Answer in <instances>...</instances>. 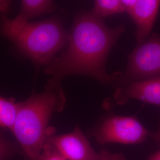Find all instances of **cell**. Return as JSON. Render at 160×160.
<instances>
[{
  "label": "cell",
  "instance_id": "3",
  "mask_svg": "<svg viewBox=\"0 0 160 160\" xmlns=\"http://www.w3.org/2000/svg\"><path fill=\"white\" fill-rule=\"evenodd\" d=\"M6 38L37 66L46 67L67 45L68 32L60 18L53 17L28 22Z\"/></svg>",
  "mask_w": 160,
  "mask_h": 160
},
{
  "label": "cell",
  "instance_id": "15",
  "mask_svg": "<svg viewBox=\"0 0 160 160\" xmlns=\"http://www.w3.org/2000/svg\"><path fill=\"white\" fill-rule=\"evenodd\" d=\"M138 0H120L122 6L128 13L135 6Z\"/></svg>",
  "mask_w": 160,
  "mask_h": 160
},
{
  "label": "cell",
  "instance_id": "14",
  "mask_svg": "<svg viewBox=\"0 0 160 160\" xmlns=\"http://www.w3.org/2000/svg\"><path fill=\"white\" fill-rule=\"evenodd\" d=\"M97 160H125L124 157L119 154H112L104 149L99 154Z\"/></svg>",
  "mask_w": 160,
  "mask_h": 160
},
{
  "label": "cell",
  "instance_id": "17",
  "mask_svg": "<svg viewBox=\"0 0 160 160\" xmlns=\"http://www.w3.org/2000/svg\"><path fill=\"white\" fill-rule=\"evenodd\" d=\"M147 160H160V149L154 154L152 155Z\"/></svg>",
  "mask_w": 160,
  "mask_h": 160
},
{
  "label": "cell",
  "instance_id": "12",
  "mask_svg": "<svg viewBox=\"0 0 160 160\" xmlns=\"http://www.w3.org/2000/svg\"><path fill=\"white\" fill-rule=\"evenodd\" d=\"M19 151L16 144L7 141L0 133V160H10Z\"/></svg>",
  "mask_w": 160,
  "mask_h": 160
},
{
  "label": "cell",
  "instance_id": "13",
  "mask_svg": "<svg viewBox=\"0 0 160 160\" xmlns=\"http://www.w3.org/2000/svg\"><path fill=\"white\" fill-rule=\"evenodd\" d=\"M39 160H67L51 144L46 142L40 154Z\"/></svg>",
  "mask_w": 160,
  "mask_h": 160
},
{
  "label": "cell",
  "instance_id": "10",
  "mask_svg": "<svg viewBox=\"0 0 160 160\" xmlns=\"http://www.w3.org/2000/svg\"><path fill=\"white\" fill-rule=\"evenodd\" d=\"M18 103L0 96V129L12 131L17 116Z\"/></svg>",
  "mask_w": 160,
  "mask_h": 160
},
{
  "label": "cell",
  "instance_id": "9",
  "mask_svg": "<svg viewBox=\"0 0 160 160\" xmlns=\"http://www.w3.org/2000/svg\"><path fill=\"white\" fill-rule=\"evenodd\" d=\"M160 6V0H138L128 12L137 26L138 43L148 37L157 17Z\"/></svg>",
  "mask_w": 160,
  "mask_h": 160
},
{
  "label": "cell",
  "instance_id": "8",
  "mask_svg": "<svg viewBox=\"0 0 160 160\" xmlns=\"http://www.w3.org/2000/svg\"><path fill=\"white\" fill-rule=\"evenodd\" d=\"M114 98L115 102L120 104L132 98L160 106V76L118 87Z\"/></svg>",
  "mask_w": 160,
  "mask_h": 160
},
{
  "label": "cell",
  "instance_id": "1",
  "mask_svg": "<svg viewBox=\"0 0 160 160\" xmlns=\"http://www.w3.org/2000/svg\"><path fill=\"white\" fill-rule=\"evenodd\" d=\"M125 31L123 24L108 27L102 18L92 11L80 12L68 32L67 45L46 65L45 73L56 82L70 75H81L116 86L118 72L109 75L106 63L111 49Z\"/></svg>",
  "mask_w": 160,
  "mask_h": 160
},
{
  "label": "cell",
  "instance_id": "7",
  "mask_svg": "<svg viewBox=\"0 0 160 160\" xmlns=\"http://www.w3.org/2000/svg\"><path fill=\"white\" fill-rule=\"evenodd\" d=\"M55 9L52 0H22L20 10L15 18L10 19L5 14H1V33L6 38L18 31L31 19L54 12Z\"/></svg>",
  "mask_w": 160,
  "mask_h": 160
},
{
  "label": "cell",
  "instance_id": "4",
  "mask_svg": "<svg viewBox=\"0 0 160 160\" xmlns=\"http://www.w3.org/2000/svg\"><path fill=\"white\" fill-rule=\"evenodd\" d=\"M160 76V36L152 34L138 43L128 58L125 73L118 72V87Z\"/></svg>",
  "mask_w": 160,
  "mask_h": 160
},
{
  "label": "cell",
  "instance_id": "2",
  "mask_svg": "<svg viewBox=\"0 0 160 160\" xmlns=\"http://www.w3.org/2000/svg\"><path fill=\"white\" fill-rule=\"evenodd\" d=\"M66 98L60 82L49 81L46 90L18 103L12 132L26 160H39L54 129L48 126L53 113L62 110Z\"/></svg>",
  "mask_w": 160,
  "mask_h": 160
},
{
  "label": "cell",
  "instance_id": "11",
  "mask_svg": "<svg viewBox=\"0 0 160 160\" xmlns=\"http://www.w3.org/2000/svg\"><path fill=\"white\" fill-rule=\"evenodd\" d=\"M125 12L120 0H94L92 12L101 18Z\"/></svg>",
  "mask_w": 160,
  "mask_h": 160
},
{
  "label": "cell",
  "instance_id": "16",
  "mask_svg": "<svg viewBox=\"0 0 160 160\" xmlns=\"http://www.w3.org/2000/svg\"><path fill=\"white\" fill-rule=\"evenodd\" d=\"M12 0H0V12L5 14L10 10Z\"/></svg>",
  "mask_w": 160,
  "mask_h": 160
},
{
  "label": "cell",
  "instance_id": "5",
  "mask_svg": "<svg viewBox=\"0 0 160 160\" xmlns=\"http://www.w3.org/2000/svg\"><path fill=\"white\" fill-rule=\"evenodd\" d=\"M92 134L101 144H136L142 142L152 133L134 116H111Z\"/></svg>",
  "mask_w": 160,
  "mask_h": 160
},
{
  "label": "cell",
  "instance_id": "6",
  "mask_svg": "<svg viewBox=\"0 0 160 160\" xmlns=\"http://www.w3.org/2000/svg\"><path fill=\"white\" fill-rule=\"evenodd\" d=\"M67 160H97L99 154L92 148L80 128L68 133L52 134L47 142Z\"/></svg>",
  "mask_w": 160,
  "mask_h": 160
},
{
  "label": "cell",
  "instance_id": "18",
  "mask_svg": "<svg viewBox=\"0 0 160 160\" xmlns=\"http://www.w3.org/2000/svg\"><path fill=\"white\" fill-rule=\"evenodd\" d=\"M152 135L155 141H157L158 142L160 143V126L157 132L153 133Z\"/></svg>",
  "mask_w": 160,
  "mask_h": 160
}]
</instances>
